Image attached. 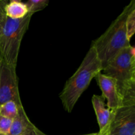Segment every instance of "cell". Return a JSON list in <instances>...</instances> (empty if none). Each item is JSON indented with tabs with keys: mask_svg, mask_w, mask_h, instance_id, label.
<instances>
[{
	"mask_svg": "<svg viewBox=\"0 0 135 135\" xmlns=\"http://www.w3.org/2000/svg\"><path fill=\"white\" fill-rule=\"evenodd\" d=\"M102 71L101 62L93 46L87 52L76 72L66 82L59 94L63 108L71 113L83 92L88 88L91 81Z\"/></svg>",
	"mask_w": 135,
	"mask_h": 135,
	"instance_id": "obj_1",
	"label": "cell"
},
{
	"mask_svg": "<svg viewBox=\"0 0 135 135\" xmlns=\"http://www.w3.org/2000/svg\"><path fill=\"white\" fill-rule=\"evenodd\" d=\"M135 8V1L132 0L121 14L112 22L106 31L92 42L102 69L107 63L123 49L131 46L126 30V19L131 10Z\"/></svg>",
	"mask_w": 135,
	"mask_h": 135,
	"instance_id": "obj_2",
	"label": "cell"
},
{
	"mask_svg": "<svg viewBox=\"0 0 135 135\" xmlns=\"http://www.w3.org/2000/svg\"><path fill=\"white\" fill-rule=\"evenodd\" d=\"M32 15L19 19L6 17L0 25V54L4 61L17 66L20 47L22 38L26 33Z\"/></svg>",
	"mask_w": 135,
	"mask_h": 135,
	"instance_id": "obj_3",
	"label": "cell"
},
{
	"mask_svg": "<svg viewBox=\"0 0 135 135\" xmlns=\"http://www.w3.org/2000/svg\"><path fill=\"white\" fill-rule=\"evenodd\" d=\"M104 74L117 81V89L135 84V50L131 45L115 55L102 69Z\"/></svg>",
	"mask_w": 135,
	"mask_h": 135,
	"instance_id": "obj_4",
	"label": "cell"
},
{
	"mask_svg": "<svg viewBox=\"0 0 135 135\" xmlns=\"http://www.w3.org/2000/svg\"><path fill=\"white\" fill-rule=\"evenodd\" d=\"M9 101L15 102L18 108L22 107L16 67L2 59L0 65V105Z\"/></svg>",
	"mask_w": 135,
	"mask_h": 135,
	"instance_id": "obj_5",
	"label": "cell"
},
{
	"mask_svg": "<svg viewBox=\"0 0 135 135\" xmlns=\"http://www.w3.org/2000/svg\"><path fill=\"white\" fill-rule=\"evenodd\" d=\"M105 135H135V105H122L113 110Z\"/></svg>",
	"mask_w": 135,
	"mask_h": 135,
	"instance_id": "obj_6",
	"label": "cell"
},
{
	"mask_svg": "<svg viewBox=\"0 0 135 135\" xmlns=\"http://www.w3.org/2000/svg\"><path fill=\"white\" fill-rule=\"evenodd\" d=\"M95 79L101 89L103 97L107 101V106L111 110H115L121 107V99L117 89V81L102 72L98 74Z\"/></svg>",
	"mask_w": 135,
	"mask_h": 135,
	"instance_id": "obj_7",
	"label": "cell"
},
{
	"mask_svg": "<svg viewBox=\"0 0 135 135\" xmlns=\"http://www.w3.org/2000/svg\"><path fill=\"white\" fill-rule=\"evenodd\" d=\"M92 103L100 127L98 133L101 135H105L113 117V110L107 106L105 100L102 95H94L92 98Z\"/></svg>",
	"mask_w": 135,
	"mask_h": 135,
	"instance_id": "obj_8",
	"label": "cell"
},
{
	"mask_svg": "<svg viewBox=\"0 0 135 135\" xmlns=\"http://www.w3.org/2000/svg\"><path fill=\"white\" fill-rule=\"evenodd\" d=\"M35 127L28 119L22 106L18 108V114L13 119L10 130L7 135H21Z\"/></svg>",
	"mask_w": 135,
	"mask_h": 135,
	"instance_id": "obj_9",
	"label": "cell"
},
{
	"mask_svg": "<svg viewBox=\"0 0 135 135\" xmlns=\"http://www.w3.org/2000/svg\"><path fill=\"white\" fill-rule=\"evenodd\" d=\"M6 17L13 19H19L27 15L28 12L25 3L18 0H11L5 5Z\"/></svg>",
	"mask_w": 135,
	"mask_h": 135,
	"instance_id": "obj_10",
	"label": "cell"
},
{
	"mask_svg": "<svg viewBox=\"0 0 135 135\" xmlns=\"http://www.w3.org/2000/svg\"><path fill=\"white\" fill-rule=\"evenodd\" d=\"M18 112V107L15 102L9 101L0 105V115L13 120Z\"/></svg>",
	"mask_w": 135,
	"mask_h": 135,
	"instance_id": "obj_11",
	"label": "cell"
},
{
	"mask_svg": "<svg viewBox=\"0 0 135 135\" xmlns=\"http://www.w3.org/2000/svg\"><path fill=\"white\" fill-rule=\"evenodd\" d=\"M29 14L32 15L43 10L48 5L49 0H28L26 3Z\"/></svg>",
	"mask_w": 135,
	"mask_h": 135,
	"instance_id": "obj_12",
	"label": "cell"
},
{
	"mask_svg": "<svg viewBox=\"0 0 135 135\" xmlns=\"http://www.w3.org/2000/svg\"><path fill=\"white\" fill-rule=\"evenodd\" d=\"M126 30L127 38L130 41L135 32V8L132 9L127 17Z\"/></svg>",
	"mask_w": 135,
	"mask_h": 135,
	"instance_id": "obj_13",
	"label": "cell"
},
{
	"mask_svg": "<svg viewBox=\"0 0 135 135\" xmlns=\"http://www.w3.org/2000/svg\"><path fill=\"white\" fill-rule=\"evenodd\" d=\"M13 120L0 115V134L7 135L10 130Z\"/></svg>",
	"mask_w": 135,
	"mask_h": 135,
	"instance_id": "obj_14",
	"label": "cell"
},
{
	"mask_svg": "<svg viewBox=\"0 0 135 135\" xmlns=\"http://www.w3.org/2000/svg\"><path fill=\"white\" fill-rule=\"evenodd\" d=\"M8 1L0 0V25L5 21L6 18V15L5 12V5L7 4Z\"/></svg>",
	"mask_w": 135,
	"mask_h": 135,
	"instance_id": "obj_15",
	"label": "cell"
},
{
	"mask_svg": "<svg viewBox=\"0 0 135 135\" xmlns=\"http://www.w3.org/2000/svg\"><path fill=\"white\" fill-rule=\"evenodd\" d=\"M21 135H47V134L44 133L43 132H42L40 130H39L36 127H35L33 128V129L25 132V133H23V134Z\"/></svg>",
	"mask_w": 135,
	"mask_h": 135,
	"instance_id": "obj_16",
	"label": "cell"
},
{
	"mask_svg": "<svg viewBox=\"0 0 135 135\" xmlns=\"http://www.w3.org/2000/svg\"><path fill=\"white\" fill-rule=\"evenodd\" d=\"M83 135H100L99 133H90V134H83Z\"/></svg>",
	"mask_w": 135,
	"mask_h": 135,
	"instance_id": "obj_17",
	"label": "cell"
},
{
	"mask_svg": "<svg viewBox=\"0 0 135 135\" xmlns=\"http://www.w3.org/2000/svg\"><path fill=\"white\" fill-rule=\"evenodd\" d=\"M1 60H2V57H1V54H0V65H1Z\"/></svg>",
	"mask_w": 135,
	"mask_h": 135,
	"instance_id": "obj_18",
	"label": "cell"
},
{
	"mask_svg": "<svg viewBox=\"0 0 135 135\" xmlns=\"http://www.w3.org/2000/svg\"><path fill=\"white\" fill-rule=\"evenodd\" d=\"M100 135H101V134H100Z\"/></svg>",
	"mask_w": 135,
	"mask_h": 135,
	"instance_id": "obj_19",
	"label": "cell"
}]
</instances>
